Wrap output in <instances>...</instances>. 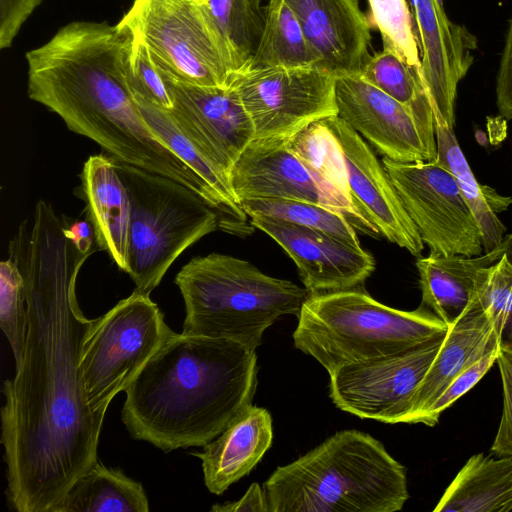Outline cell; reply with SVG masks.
<instances>
[{
    "mask_svg": "<svg viewBox=\"0 0 512 512\" xmlns=\"http://www.w3.org/2000/svg\"><path fill=\"white\" fill-rule=\"evenodd\" d=\"M81 190L96 245L128 273L131 201L109 155L97 154L87 159L81 173Z\"/></svg>",
    "mask_w": 512,
    "mask_h": 512,
    "instance_id": "cell-21",
    "label": "cell"
},
{
    "mask_svg": "<svg viewBox=\"0 0 512 512\" xmlns=\"http://www.w3.org/2000/svg\"><path fill=\"white\" fill-rule=\"evenodd\" d=\"M63 232L66 238L74 245L76 250L82 254L89 256L94 247L95 231L90 220H75L71 223L62 221Z\"/></svg>",
    "mask_w": 512,
    "mask_h": 512,
    "instance_id": "cell-42",
    "label": "cell"
},
{
    "mask_svg": "<svg viewBox=\"0 0 512 512\" xmlns=\"http://www.w3.org/2000/svg\"><path fill=\"white\" fill-rule=\"evenodd\" d=\"M128 32L126 70L132 91L157 106L172 109L173 102L165 79L151 52L138 36L129 29Z\"/></svg>",
    "mask_w": 512,
    "mask_h": 512,
    "instance_id": "cell-36",
    "label": "cell"
},
{
    "mask_svg": "<svg viewBox=\"0 0 512 512\" xmlns=\"http://www.w3.org/2000/svg\"><path fill=\"white\" fill-rule=\"evenodd\" d=\"M111 158L131 201L127 274L135 290L150 294L180 254L220 228L219 216L187 186Z\"/></svg>",
    "mask_w": 512,
    "mask_h": 512,
    "instance_id": "cell-7",
    "label": "cell"
},
{
    "mask_svg": "<svg viewBox=\"0 0 512 512\" xmlns=\"http://www.w3.org/2000/svg\"><path fill=\"white\" fill-rule=\"evenodd\" d=\"M429 254L478 256L482 233L453 174L438 160L399 163L382 158Z\"/></svg>",
    "mask_w": 512,
    "mask_h": 512,
    "instance_id": "cell-11",
    "label": "cell"
},
{
    "mask_svg": "<svg viewBox=\"0 0 512 512\" xmlns=\"http://www.w3.org/2000/svg\"><path fill=\"white\" fill-rule=\"evenodd\" d=\"M294 345L328 373L395 354L444 335L448 326L424 306L403 311L363 288L309 294L298 314Z\"/></svg>",
    "mask_w": 512,
    "mask_h": 512,
    "instance_id": "cell-6",
    "label": "cell"
},
{
    "mask_svg": "<svg viewBox=\"0 0 512 512\" xmlns=\"http://www.w3.org/2000/svg\"><path fill=\"white\" fill-rule=\"evenodd\" d=\"M500 245L501 254L479 269L472 298L490 320L500 352L512 357V234Z\"/></svg>",
    "mask_w": 512,
    "mask_h": 512,
    "instance_id": "cell-30",
    "label": "cell"
},
{
    "mask_svg": "<svg viewBox=\"0 0 512 512\" xmlns=\"http://www.w3.org/2000/svg\"><path fill=\"white\" fill-rule=\"evenodd\" d=\"M502 252L501 245L478 256L429 254L416 261L422 306L448 327L472 300L477 273Z\"/></svg>",
    "mask_w": 512,
    "mask_h": 512,
    "instance_id": "cell-23",
    "label": "cell"
},
{
    "mask_svg": "<svg viewBox=\"0 0 512 512\" xmlns=\"http://www.w3.org/2000/svg\"><path fill=\"white\" fill-rule=\"evenodd\" d=\"M284 1L323 68L336 76L361 73L371 57V27L359 0Z\"/></svg>",
    "mask_w": 512,
    "mask_h": 512,
    "instance_id": "cell-19",
    "label": "cell"
},
{
    "mask_svg": "<svg viewBox=\"0 0 512 512\" xmlns=\"http://www.w3.org/2000/svg\"><path fill=\"white\" fill-rule=\"evenodd\" d=\"M322 121L339 143L355 206L382 237L419 256L424 243L383 164L363 138L338 115Z\"/></svg>",
    "mask_w": 512,
    "mask_h": 512,
    "instance_id": "cell-16",
    "label": "cell"
},
{
    "mask_svg": "<svg viewBox=\"0 0 512 512\" xmlns=\"http://www.w3.org/2000/svg\"><path fill=\"white\" fill-rule=\"evenodd\" d=\"M338 116L383 157L399 163L430 161L412 112L358 75L335 80Z\"/></svg>",
    "mask_w": 512,
    "mask_h": 512,
    "instance_id": "cell-17",
    "label": "cell"
},
{
    "mask_svg": "<svg viewBox=\"0 0 512 512\" xmlns=\"http://www.w3.org/2000/svg\"><path fill=\"white\" fill-rule=\"evenodd\" d=\"M288 147L306 166L353 203L342 151L322 120L294 135L288 141Z\"/></svg>",
    "mask_w": 512,
    "mask_h": 512,
    "instance_id": "cell-32",
    "label": "cell"
},
{
    "mask_svg": "<svg viewBox=\"0 0 512 512\" xmlns=\"http://www.w3.org/2000/svg\"><path fill=\"white\" fill-rule=\"evenodd\" d=\"M0 326L17 364L25 347L28 311L24 276L11 257L0 263Z\"/></svg>",
    "mask_w": 512,
    "mask_h": 512,
    "instance_id": "cell-35",
    "label": "cell"
},
{
    "mask_svg": "<svg viewBox=\"0 0 512 512\" xmlns=\"http://www.w3.org/2000/svg\"><path fill=\"white\" fill-rule=\"evenodd\" d=\"M437 160L455 177L482 233L484 252L497 248L505 237L506 228L498 213L507 209L512 198L499 195L490 187L481 185L463 154L454 128L435 123Z\"/></svg>",
    "mask_w": 512,
    "mask_h": 512,
    "instance_id": "cell-25",
    "label": "cell"
},
{
    "mask_svg": "<svg viewBox=\"0 0 512 512\" xmlns=\"http://www.w3.org/2000/svg\"><path fill=\"white\" fill-rule=\"evenodd\" d=\"M445 334L395 354L347 364L330 372L332 402L361 419L407 423L411 397L437 355Z\"/></svg>",
    "mask_w": 512,
    "mask_h": 512,
    "instance_id": "cell-12",
    "label": "cell"
},
{
    "mask_svg": "<svg viewBox=\"0 0 512 512\" xmlns=\"http://www.w3.org/2000/svg\"><path fill=\"white\" fill-rule=\"evenodd\" d=\"M496 346L493 326L472 298L464 313L448 327L437 355L413 393L407 423H418L454 378Z\"/></svg>",
    "mask_w": 512,
    "mask_h": 512,
    "instance_id": "cell-22",
    "label": "cell"
},
{
    "mask_svg": "<svg viewBox=\"0 0 512 512\" xmlns=\"http://www.w3.org/2000/svg\"><path fill=\"white\" fill-rule=\"evenodd\" d=\"M175 284L185 304L182 333L228 339L251 350L280 316H298L310 294L246 260L219 253L192 258Z\"/></svg>",
    "mask_w": 512,
    "mask_h": 512,
    "instance_id": "cell-5",
    "label": "cell"
},
{
    "mask_svg": "<svg viewBox=\"0 0 512 512\" xmlns=\"http://www.w3.org/2000/svg\"><path fill=\"white\" fill-rule=\"evenodd\" d=\"M273 440L272 417L262 407L243 408L214 440L193 455L201 460L204 483L216 495L248 475Z\"/></svg>",
    "mask_w": 512,
    "mask_h": 512,
    "instance_id": "cell-20",
    "label": "cell"
},
{
    "mask_svg": "<svg viewBox=\"0 0 512 512\" xmlns=\"http://www.w3.org/2000/svg\"><path fill=\"white\" fill-rule=\"evenodd\" d=\"M43 0H0V48H9L20 28Z\"/></svg>",
    "mask_w": 512,
    "mask_h": 512,
    "instance_id": "cell-39",
    "label": "cell"
},
{
    "mask_svg": "<svg viewBox=\"0 0 512 512\" xmlns=\"http://www.w3.org/2000/svg\"><path fill=\"white\" fill-rule=\"evenodd\" d=\"M406 106L421 129L430 161L437 160L435 117L420 69L383 49L370 57L358 75Z\"/></svg>",
    "mask_w": 512,
    "mask_h": 512,
    "instance_id": "cell-26",
    "label": "cell"
},
{
    "mask_svg": "<svg viewBox=\"0 0 512 512\" xmlns=\"http://www.w3.org/2000/svg\"><path fill=\"white\" fill-rule=\"evenodd\" d=\"M25 280L28 329L13 379L2 386L6 496L18 512H56L97 460L104 416L87 404L79 363L94 319L75 294L88 257L66 238L50 204L37 202L29 234L10 243Z\"/></svg>",
    "mask_w": 512,
    "mask_h": 512,
    "instance_id": "cell-1",
    "label": "cell"
},
{
    "mask_svg": "<svg viewBox=\"0 0 512 512\" xmlns=\"http://www.w3.org/2000/svg\"><path fill=\"white\" fill-rule=\"evenodd\" d=\"M336 75L320 66L239 71L229 78L254 127V139L290 140L314 122L337 116Z\"/></svg>",
    "mask_w": 512,
    "mask_h": 512,
    "instance_id": "cell-10",
    "label": "cell"
},
{
    "mask_svg": "<svg viewBox=\"0 0 512 512\" xmlns=\"http://www.w3.org/2000/svg\"><path fill=\"white\" fill-rule=\"evenodd\" d=\"M142 484L96 461L70 487L56 512H148Z\"/></svg>",
    "mask_w": 512,
    "mask_h": 512,
    "instance_id": "cell-27",
    "label": "cell"
},
{
    "mask_svg": "<svg viewBox=\"0 0 512 512\" xmlns=\"http://www.w3.org/2000/svg\"><path fill=\"white\" fill-rule=\"evenodd\" d=\"M247 216H261L304 226L360 247L356 229L341 213L325 206L293 199L248 198L239 201Z\"/></svg>",
    "mask_w": 512,
    "mask_h": 512,
    "instance_id": "cell-31",
    "label": "cell"
},
{
    "mask_svg": "<svg viewBox=\"0 0 512 512\" xmlns=\"http://www.w3.org/2000/svg\"><path fill=\"white\" fill-rule=\"evenodd\" d=\"M210 510L213 512H270L263 486L260 487L258 483H252L238 501L214 504Z\"/></svg>",
    "mask_w": 512,
    "mask_h": 512,
    "instance_id": "cell-41",
    "label": "cell"
},
{
    "mask_svg": "<svg viewBox=\"0 0 512 512\" xmlns=\"http://www.w3.org/2000/svg\"><path fill=\"white\" fill-rule=\"evenodd\" d=\"M133 94L146 122L169 148L219 194L238 203L229 184L178 129L169 111Z\"/></svg>",
    "mask_w": 512,
    "mask_h": 512,
    "instance_id": "cell-33",
    "label": "cell"
},
{
    "mask_svg": "<svg viewBox=\"0 0 512 512\" xmlns=\"http://www.w3.org/2000/svg\"><path fill=\"white\" fill-rule=\"evenodd\" d=\"M408 1L435 123L454 128L458 85L473 64L477 38L465 26L448 18L443 0Z\"/></svg>",
    "mask_w": 512,
    "mask_h": 512,
    "instance_id": "cell-15",
    "label": "cell"
},
{
    "mask_svg": "<svg viewBox=\"0 0 512 512\" xmlns=\"http://www.w3.org/2000/svg\"><path fill=\"white\" fill-rule=\"evenodd\" d=\"M321 66L293 11L284 0H269L258 48L245 70Z\"/></svg>",
    "mask_w": 512,
    "mask_h": 512,
    "instance_id": "cell-29",
    "label": "cell"
},
{
    "mask_svg": "<svg viewBox=\"0 0 512 512\" xmlns=\"http://www.w3.org/2000/svg\"><path fill=\"white\" fill-rule=\"evenodd\" d=\"M205 12L226 54L231 75L252 60L265 25L262 0H207Z\"/></svg>",
    "mask_w": 512,
    "mask_h": 512,
    "instance_id": "cell-28",
    "label": "cell"
},
{
    "mask_svg": "<svg viewBox=\"0 0 512 512\" xmlns=\"http://www.w3.org/2000/svg\"><path fill=\"white\" fill-rule=\"evenodd\" d=\"M499 352V346H496L463 370L423 413L418 423L430 427L435 426L439 421L440 415L460 397L471 390L491 369L494 363H496Z\"/></svg>",
    "mask_w": 512,
    "mask_h": 512,
    "instance_id": "cell-37",
    "label": "cell"
},
{
    "mask_svg": "<svg viewBox=\"0 0 512 512\" xmlns=\"http://www.w3.org/2000/svg\"><path fill=\"white\" fill-rule=\"evenodd\" d=\"M163 77L173 102L168 111L174 123L229 184L236 161L255 137L238 96L230 87L197 86Z\"/></svg>",
    "mask_w": 512,
    "mask_h": 512,
    "instance_id": "cell-14",
    "label": "cell"
},
{
    "mask_svg": "<svg viewBox=\"0 0 512 512\" xmlns=\"http://www.w3.org/2000/svg\"><path fill=\"white\" fill-rule=\"evenodd\" d=\"M186 3L196 4V5H202L207 2V0H179Z\"/></svg>",
    "mask_w": 512,
    "mask_h": 512,
    "instance_id": "cell-43",
    "label": "cell"
},
{
    "mask_svg": "<svg viewBox=\"0 0 512 512\" xmlns=\"http://www.w3.org/2000/svg\"><path fill=\"white\" fill-rule=\"evenodd\" d=\"M496 105L503 119L512 120V18L496 77Z\"/></svg>",
    "mask_w": 512,
    "mask_h": 512,
    "instance_id": "cell-40",
    "label": "cell"
},
{
    "mask_svg": "<svg viewBox=\"0 0 512 512\" xmlns=\"http://www.w3.org/2000/svg\"><path fill=\"white\" fill-rule=\"evenodd\" d=\"M127 43L128 30L118 23H68L26 53L29 98L107 155L195 191L218 214L220 230L244 232L249 222L240 205L205 182L146 122L128 81Z\"/></svg>",
    "mask_w": 512,
    "mask_h": 512,
    "instance_id": "cell-2",
    "label": "cell"
},
{
    "mask_svg": "<svg viewBox=\"0 0 512 512\" xmlns=\"http://www.w3.org/2000/svg\"><path fill=\"white\" fill-rule=\"evenodd\" d=\"M263 489L270 512H396L409 498L406 468L357 430L279 466Z\"/></svg>",
    "mask_w": 512,
    "mask_h": 512,
    "instance_id": "cell-4",
    "label": "cell"
},
{
    "mask_svg": "<svg viewBox=\"0 0 512 512\" xmlns=\"http://www.w3.org/2000/svg\"><path fill=\"white\" fill-rule=\"evenodd\" d=\"M496 363L502 382L503 406L491 452L498 456H512V357L499 352Z\"/></svg>",
    "mask_w": 512,
    "mask_h": 512,
    "instance_id": "cell-38",
    "label": "cell"
},
{
    "mask_svg": "<svg viewBox=\"0 0 512 512\" xmlns=\"http://www.w3.org/2000/svg\"><path fill=\"white\" fill-rule=\"evenodd\" d=\"M250 223L279 244L296 264L310 294L361 287L375 269L373 256L328 234L267 217Z\"/></svg>",
    "mask_w": 512,
    "mask_h": 512,
    "instance_id": "cell-18",
    "label": "cell"
},
{
    "mask_svg": "<svg viewBox=\"0 0 512 512\" xmlns=\"http://www.w3.org/2000/svg\"><path fill=\"white\" fill-rule=\"evenodd\" d=\"M257 373L256 350L174 332L125 390L122 421L165 453L203 447L252 404Z\"/></svg>",
    "mask_w": 512,
    "mask_h": 512,
    "instance_id": "cell-3",
    "label": "cell"
},
{
    "mask_svg": "<svg viewBox=\"0 0 512 512\" xmlns=\"http://www.w3.org/2000/svg\"><path fill=\"white\" fill-rule=\"evenodd\" d=\"M288 141L253 139L248 144L229 177L238 204L248 198L313 202L341 213L356 230L373 238L381 236L350 200L289 149Z\"/></svg>",
    "mask_w": 512,
    "mask_h": 512,
    "instance_id": "cell-13",
    "label": "cell"
},
{
    "mask_svg": "<svg viewBox=\"0 0 512 512\" xmlns=\"http://www.w3.org/2000/svg\"><path fill=\"white\" fill-rule=\"evenodd\" d=\"M371 25L382 38L383 49L421 70L416 26L408 0H368Z\"/></svg>",
    "mask_w": 512,
    "mask_h": 512,
    "instance_id": "cell-34",
    "label": "cell"
},
{
    "mask_svg": "<svg viewBox=\"0 0 512 512\" xmlns=\"http://www.w3.org/2000/svg\"><path fill=\"white\" fill-rule=\"evenodd\" d=\"M150 294L134 290L87 332L79 363L90 410L104 416L114 397L128 388L174 333Z\"/></svg>",
    "mask_w": 512,
    "mask_h": 512,
    "instance_id": "cell-8",
    "label": "cell"
},
{
    "mask_svg": "<svg viewBox=\"0 0 512 512\" xmlns=\"http://www.w3.org/2000/svg\"><path fill=\"white\" fill-rule=\"evenodd\" d=\"M118 24L148 47L163 76L228 87L230 66L204 6L179 0H134Z\"/></svg>",
    "mask_w": 512,
    "mask_h": 512,
    "instance_id": "cell-9",
    "label": "cell"
},
{
    "mask_svg": "<svg viewBox=\"0 0 512 512\" xmlns=\"http://www.w3.org/2000/svg\"><path fill=\"white\" fill-rule=\"evenodd\" d=\"M435 512L512 511V456H471L438 501Z\"/></svg>",
    "mask_w": 512,
    "mask_h": 512,
    "instance_id": "cell-24",
    "label": "cell"
}]
</instances>
